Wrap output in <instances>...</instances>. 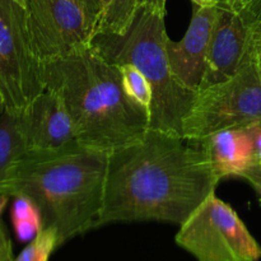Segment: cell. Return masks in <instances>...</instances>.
Instances as JSON below:
<instances>
[{
	"mask_svg": "<svg viewBox=\"0 0 261 261\" xmlns=\"http://www.w3.org/2000/svg\"><path fill=\"white\" fill-rule=\"evenodd\" d=\"M185 142L149 129L109 153L103 205L94 228L138 221L181 226L218 185L203 147Z\"/></svg>",
	"mask_w": 261,
	"mask_h": 261,
	"instance_id": "obj_1",
	"label": "cell"
},
{
	"mask_svg": "<svg viewBox=\"0 0 261 261\" xmlns=\"http://www.w3.org/2000/svg\"><path fill=\"white\" fill-rule=\"evenodd\" d=\"M41 69L46 89L63 99L83 147L111 153L149 130V111L127 96L119 66L92 42Z\"/></svg>",
	"mask_w": 261,
	"mask_h": 261,
	"instance_id": "obj_2",
	"label": "cell"
},
{
	"mask_svg": "<svg viewBox=\"0 0 261 261\" xmlns=\"http://www.w3.org/2000/svg\"><path fill=\"white\" fill-rule=\"evenodd\" d=\"M109 153L79 143L58 150H28L8 175L2 194L36 204L42 228H54L59 247L93 229L103 205Z\"/></svg>",
	"mask_w": 261,
	"mask_h": 261,
	"instance_id": "obj_3",
	"label": "cell"
},
{
	"mask_svg": "<svg viewBox=\"0 0 261 261\" xmlns=\"http://www.w3.org/2000/svg\"><path fill=\"white\" fill-rule=\"evenodd\" d=\"M167 0H148L139 8L124 35L97 33L93 43L116 65L132 64L152 88L149 129L182 138V126L198 92L184 87L173 75L166 51Z\"/></svg>",
	"mask_w": 261,
	"mask_h": 261,
	"instance_id": "obj_4",
	"label": "cell"
},
{
	"mask_svg": "<svg viewBox=\"0 0 261 261\" xmlns=\"http://www.w3.org/2000/svg\"><path fill=\"white\" fill-rule=\"evenodd\" d=\"M257 124H261V78L254 51L231 79L196 93L184 121L182 139L199 143L214 133Z\"/></svg>",
	"mask_w": 261,
	"mask_h": 261,
	"instance_id": "obj_5",
	"label": "cell"
},
{
	"mask_svg": "<svg viewBox=\"0 0 261 261\" xmlns=\"http://www.w3.org/2000/svg\"><path fill=\"white\" fill-rule=\"evenodd\" d=\"M175 241L196 261H257L261 247L231 205L211 194L180 226Z\"/></svg>",
	"mask_w": 261,
	"mask_h": 261,
	"instance_id": "obj_6",
	"label": "cell"
},
{
	"mask_svg": "<svg viewBox=\"0 0 261 261\" xmlns=\"http://www.w3.org/2000/svg\"><path fill=\"white\" fill-rule=\"evenodd\" d=\"M46 89L31 45L25 7L0 0V107L20 114Z\"/></svg>",
	"mask_w": 261,
	"mask_h": 261,
	"instance_id": "obj_7",
	"label": "cell"
},
{
	"mask_svg": "<svg viewBox=\"0 0 261 261\" xmlns=\"http://www.w3.org/2000/svg\"><path fill=\"white\" fill-rule=\"evenodd\" d=\"M25 12L31 45L41 64L91 43L98 27V19L79 0H25Z\"/></svg>",
	"mask_w": 261,
	"mask_h": 261,
	"instance_id": "obj_8",
	"label": "cell"
},
{
	"mask_svg": "<svg viewBox=\"0 0 261 261\" xmlns=\"http://www.w3.org/2000/svg\"><path fill=\"white\" fill-rule=\"evenodd\" d=\"M252 53L250 25L232 10L219 7L199 91L231 79Z\"/></svg>",
	"mask_w": 261,
	"mask_h": 261,
	"instance_id": "obj_9",
	"label": "cell"
},
{
	"mask_svg": "<svg viewBox=\"0 0 261 261\" xmlns=\"http://www.w3.org/2000/svg\"><path fill=\"white\" fill-rule=\"evenodd\" d=\"M219 7H196L185 36L180 41L170 37L166 51L175 78L188 89L198 92L205 73L212 31Z\"/></svg>",
	"mask_w": 261,
	"mask_h": 261,
	"instance_id": "obj_10",
	"label": "cell"
},
{
	"mask_svg": "<svg viewBox=\"0 0 261 261\" xmlns=\"http://www.w3.org/2000/svg\"><path fill=\"white\" fill-rule=\"evenodd\" d=\"M28 150H58L78 143L63 99L45 89L19 114Z\"/></svg>",
	"mask_w": 261,
	"mask_h": 261,
	"instance_id": "obj_11",
	"label": "cell"
},
{
	"mask_svg": "<svg viewBox=\"0 0 261 261\" xmlns=\"http://www.w3.org/2000/svg\"><path fill=\"white\" fill-rule=\"evenodd\" d=\"M199 144L208 154L216 180L240 177L256 163L254 138L250 129H231L214 133Z\"/></svg>",
	"mask_w": 261,
	"mask_h": 261,
	"instance_id": "obj_12",
	"label": "cell"
},
{
	"mask_svg": "<svg viewBox=\"0 0 261 261\" xmlns=\"http://www.w3.org/2000/svg\"><path fill=\"white\" fill-rule=\"evenodd\" d=\"M28 152L19 114L0 112V194L13 166Z\"/></svg>",
	"mask_w": 261,
	"mask_h": 261,
	"instance_id": "obj_13",
	"label": "cell"
},
{
	"mask_svg": "<svg viewBox=\"0 0 261 261\" xmlns=\"http://www.w3.org/2000/svg\"><path fill=\"white\" fill-rule=\"evenodd\" d=\"M148 0H114L99 19L97 33L124 35L132 25L135 14Z\"/></svg>",
	"mask_w": 261,
	"mask_h": 261,
	"instance_id": "obj_14",
	"label": "cell"
},
{
	"mask_svg": "<svg viewBox=\"0 0 261 261\" xmlns=\"http://www.w3.org/2000/svg\"><path fill=\"white\" fill-rule=\"evenodd\" d=\"M12 222L18 240L32 241L42 229V217L32 200L25 196H15L12 206Z\"/></svg>",
	"mask_w": 261,
	"mask_h": 261,
	"instance_id": "obj_15",
	"label": "cell"
},
{
	"mask_svg": "<svg viewBox=\"0 0 261 261\" xmlns=\"http://www.w3.org/2000/svg\"><path fill=\"white\" fill-rule=\"evenodd\" d=\"M117 66L121 74L122 86L127 96L149 111L153 98L149 82L145 79L142 71L132 64H122Z\"/></svg>",
	"mask_w": 261,
	"mask_h": 261,
	"instance_id": "obj_16",
	"label": "cell"
},
{
	"mask_svg": "<svg viewBox=\"0 0 261 261\" xmlns=\"http://www.w3.org/2000/svg\"><path fill=\"white\" fill-rule=\"evenodd\" d=\"M58 247V233L55 229L42 228L13 261H48L54 250Z\"/></svg>",
	"mask_w": 261,
	"mask_h": 261,
	"instance_id": "obj_17",
	"label": "cell"
},
{
	"mask_svg": "<svg viewBox=\"0 0 261 261\" xmlns=\"http://www.w3.org/2000/svg\"><path fill=\"white\" fill-rule=\"evenodd\" d=\"M223 8L236 13L250 27L261 18V0H224Z\"/></svg>",
	"mask_w": 261,
	"mask_h": 261,
	"instance_id": "obj_18",
	"label": "cell"
},
{
	"mask_svg": "<svg viewBox=\"0 0 261 261\" xmlns=\"http://www.w3.org/2000/svg\"><path fill=\"white\" fill-rule=\"evenodd\" d=\"M240 177L245 178L254 188L261 200V163H254L252 166H250L246 171L242 172Z\"/></svg>",
	"mask_w": 261,
	"mask_h": 261,
	"instance_id": "obj_19",
	"label": "cell"
},
{
	"mask_svg": "<svg viewBox=\"0 0 261 261\" xmlns=\"http://www.w3.org/2000/svg\"><path fill=\"white\" fill-rule=\"evenodd\" d=\"M12 242L8 237L7 232L0 224V261H13Z\"/></svg>",
	"mask_w": 261,
	"mask_h": 261,
	"instance_id": "obj_20",
	"label": "cell"
},
{
	"mask_svg": "<svg viewBox=\"0 0 261 261\" xmlns=\"http://www.w3.org/2000/svg\"><path fill=\"white\" fill-rule=\"evenodd\" d=\"M250 42L252 50L261 54V18L250 27Z\"/></svg>",
	"mask_w": 261,
	"mask_h": 261,
	"instance_id": "obj_21",
	"label": "cell"
},
{
	"mask_svg": "<svg viewBox=\"0 0 261 261\" xmlns=\"http://www.w3.org/2000/svg\"><path fill=\"white\" fill-rule=\"evenodd\" d=\"M251 132L252 138H254V147H255V158L256 163H261V124L255 125V126L249 127Z\"/></svg>",
	"mask_w": 261,
	"mask_h": 261,
	"instance_id": "obj_22",
	"label": "cell"
},
{
	"mask_svg": "<svg viewBox=\"0 0 261 261\" xmlns=\"http://www.w3.org/2000/svg\"><path fill=\"white\" fill-rule=\"evenodd\" d=\"M79 2L82 3V4L86 7V9L88 10L89 13H91L92 15H93L94 18H97L98 19V23H99V19H101L102 17V5L101 3H99V0H79Z\"/></svg>",
	"mask_w": 261,
	"mask_h": 261,
	"instance_id": "obj_23",
	"label": "cell"
},
{
	"mask_svg": "<svg viewBox=\"0 0 261 261\" xmlns=\"http://www.w3.org/2000/svg\"><path fill=\"white\" fill-rule=\"evenodd\" d=\"M196 7H223L224 0H191Z\"/></svg>",
	"mask_w": 261,
	"mask_h": 261,
	"instance_id": "obj_24",
	"label": "cell"
},
{
	"mask_svg": "<svg viewBox=\"0 0 261 261\" xmlns=\"http://www.w3.org/2000/svg\"><path fill=\"white\" fill-rule=\"evenodd\" d=\"M8 199H9V196L4 195V194H0V214H2L3 209L5 208V205H7Z\"/></svg>",
	"mask_w": 261,
	"mask_h": 261,
	"instance_id": "obj_25",
	"label": "cell"
},
{
	"mask_svg": "<svg viewBox=\"0 0 261 261\" xmlns=\"http://www.w3.org/2000/svg\"><path fill=\"white\" fill-rule=\"evenodd\" d=\"M112 2H114V0H99V3H101V5H102V10H103V12H102V14L106 12V9L112 4Z\"/></svg>",
	"mask_w": 261,
	"mask_h": 261,
	"instance_id": "obj_26",
	"label": "cell"
},
{
	"mask_svg": "<svg viewBox=\"0 0 261 261\" xmlns=\"http://www.w3.org/2000/svg\"><path fill=\"white\" fill-rule=\"evenodd\" d=\"M256 64H257V70H259L260 78H261V54H256Z\"/></svg>",
	"mask_w": 261,
	"mask_h": 261,
	"instance_id": "obj_27",
	"label": "cell"
},
{
	"mask_svg": "<svg viewBox=\"0 0 261 261\" xmlns=\"http://www.w3.org/2000/svg\"><path fill=\"white\" fill-rule=\"evenodd\" d=\"M14 2L19 3L20 5H23V7H25V0H14Z\"/></svg>",
	"mask_w": 261,
	"mask_h": 261,
	"instance_id": "obj_28",
	"label": "cell"
}]
</instances>
